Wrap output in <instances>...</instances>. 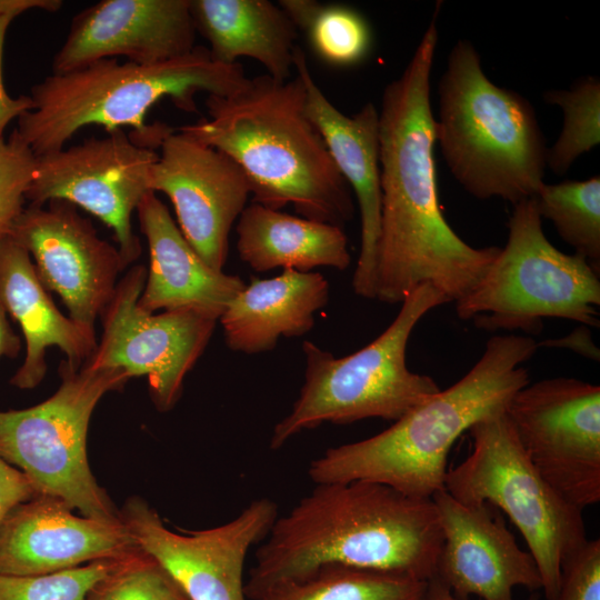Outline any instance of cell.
I'll return each mask as SVG.
<instances>
[{"label": "cell", "instance_id": "obj_13", "mask_svg": "<svg viewBox=\"0 0 600 600\" xmlns=\"http://www.w3.org/2000/svg\"><path fill=\"white\" fill-rule=\"evenodd\" d=\"M156 150L141 147L123 129L107 131L81 143L36 157L34 173L24 198L42 206L63 200L80 207L112 229L128 264L141 254L132 230V213L148 193Z\"/></svg>", "mask_w": 600, "mask_h": 600}, {"label": "cell", "instance_id": "obj_39", "mask_svg": "<svg viewBox=\"0 0 600 600\" xmlns=\"http://www.w3.org/2000/svg\"><path fill=\"white\" fill-rule=\"evenodd\" d=\"M427 596L429 600H456L451 592L437 579H432L428 582ZM529 600H539V596L532 593Z\"/></svg>", "mask_w": 600, "mask_h": 600}, {"label": "cell", "instance_id": "obj_38", "mask_svg": "<svg viewBox=\"0 0 600 600\" xmlns=\"http://www.w3.org/2000/svg\"><path fill=\"white\" fill-rule=\"evenodd\" d=\"M20 348V338L12 330L7 313L0 307V357L16 358Z\"/></svg>", "mask_w": 600, "mask_h": 600}, {"label": "cell", "instance_id": "obj_18", "mask_svg": "<svg viewBox=\"0 0 600 600\" xmlns=\"http://www.w3.org/2000/svg\"><path fill=\"white\" fill-rule=\"evenodd\" d=\"M190 0H101L73 17L53 57V73H66L102 59L156 64L196 47Z\"/></svg>", "mask_w": 600, "mask_h": 600}, {"label": "cell", "instance_id": "obj_28", "mask_svg": "<svg viewBox=\"0 0 600 600\" xmlns=\"http://www.w3.org/2000/svg\"><path fill=\"white\" fill-rule=\"evenodd\" d=\"M533 198L541 219L600 272V176L544 182Z\"/></svg>", "mask_w": 600, "mask_h": 600}, {"label": "cell", "instance_id": "obj_21", "mask_svg": "<svg viewBox=\"0 0 600 600\" xmlns=\"http://www.w3.org/2000/svg\"><path fill=\"white\" fill-rule=\"evenodd\" d=\"M137 212L150 253L138 306L147 312L194 310L219 320L246 282L209 267L188 243L156 192L144 194Z\"/></svg>", "mask_w": 600, "mask_h": 600}, {"label": "cell", "instance_id": "obj_27", "mask_svg": "<svg viewBox=\"0 0 600 600\" xmlns=\"http://www.w3.org/2000/svg\"><path fill=\"white\" fill-rule=\"evenodd\" d=\"M279 6L308 38L316 54L329 64L362 62L372 44L371 29L356 9L316 0H280Z\"/></svg>", "mask_w": 600, "mask_h": 600}, {"label": "cell", "instance_id": "obj_29", "mask_svg": "<svg viewBox=\"0 0 600 600\" xmlns=\"http://www.w3.org/2000/svg\"><path fill=\"white\" fill-rule=\"evenodd\" d=\"M543 99L563 111L561 132L548 149L547 167L564 174L580 156L600 143V82L584 77L568 90L544 92Z\"/></svg>", "mask_w": 600, "mask_h": 600}, {"label": "cell", "instance_id": "obj_3", "mask_svg": "<svg viewBox=\"0 0 600 600\" xmlns=\"http://www.w3.org/2000/svg\"><path fill=\"white\" fill-rule=\"evenodd\" d=\"M209 119L178 130L230 157L248 180L252 202L292 204L300 217L341 227L354 213L351 189L306 112L301 78H248L233 93L208 94Z\"/></svg>", "mask_w": 600, "mask_h": 600}, {"label": "cell", "instance_id": "obj_24", "mask_svg": "<svg viewBox=\"0 0 600 600\" xmlns=\"http://www.w3.org/2000/svg\"><path fill=\"white\" fill-rule=\"evenodd\" d=\"M190 13L216 61L233 64L248 57L276 80H289L298 29L279 4L268 0H190Z\"/></svg>", "mask_w": 600, "mask_h": 600}, {"label": "cell", "instance_id": "obj_37", "mask_svg": "<svg viewBox=\"0 0 600 600\" xmlns=\"http://www.w3.org/2000/svg\"><path fill=\"white\" fill-rule=\"evenodd\" d=\"M61 0H0V14H19L30 9L56 12L62 7Z\"/></svg>", "mask_w": 600, "mask_h": 600}, {"label": "cell", "instance_id": "obj_17", "mask_svg": "<svg viewBox=\"0 0 600 600\" xmlns=\"http://www.w3.org/2000/svg\"><path fill=\"white\" fill-rule=\"evenodd\" d=\"M442 547L433 579L456 600H516L513 589H541V577L529 551L519 547L500 513L487 503L467 504L444 489L432 498Z\"/></svg>", "mask_w": 600, "mask_h": 600}, {"label": "cell", "instance_id": "obj_14", "mask_svg": "<svg viewBox=\"0 0 600 600\" xmlns=\"http://www.w3.org/2000/svg\"><path fill=\"white\" fill-rule=\"evenodd\" d=\"M119 517L139 548L170 573L190 600H248L247 554L270 532L278 506L269 498L254 499L234 519L190 531L168 529L140 497L128 498Z\"/></svg>", "mask_w": 600, "mask_h": 600}, {"label": "cell", "instance_id": "obj_31", "mask_svg": "<svg viewBox=\"0 0 600 600\" xmlns=\"http://www.w3.org/2000/svg\"><path fill=\"white\" fill-rule=\"evenodd\" d=\"M121 559L93 561L44 574L0 573V600H84L92 586Z\"/></svg>", "mask_w": 600, "mask_h": 600}, {"label": "cell", "instance_id": "obj_32", "mask_svg": "<svg viewBox=\"0 0 600 600\" xmlns=\"http://www.w3.org/2000/svg\"><path fill=\"white\" fill-rule=\"evenodd\" d=\"M36 159L16 129L8 140L0 139V237L9 233L23 210L24 192L33 178Z\"/></svg>", "mask_w": 600, "mask_h": 600}, {"label": "cell", "instance_id": "obj_22", "mask_svg": "<svg viewBox=\"0 0 600 600\" xmlns=\"http://www.w3.org/2000/svg\"><path fill=\"white\" fill-rule=\"evenodd\" d=\"M27 249L10 233L0 237V307L14 319L26 340V358L10 379L33 389L43 379L46 351L59 348L72 369H80L97 348L96 331L62 314L41 283Z\"/></svg>", "mask_w": 600, "mask_h": 600}, {"label": "cell", "instance_id": "obj_2", "mask_svg": "<svg viewBox=\"0 0 600 600\" xmlns=\"http://www.w3.org/2000/svg\"><path fill=\"white\" fill-rule=\"evenodd\" d=\"M442 530L432 499L373 481L318 483L276 519L244 584L248 600L338 564L407 576H436Z\"/></svg>", "mask_w": 600, "mask_h": 600}, {"label": "cell", "instance_id": "obj_4", "mask_svg": "<svg viewBox=\"0 0 600 600\" xmlns=\"http://www.w3.org/2000/svg\"><path fill=\"white\" fill-rule=\"evenodd\" d=\"M529 336H493L482 356L454 384L416 406L386 430L329 448L311 461L316 483L364 480L418 499L444 489L448 456L457 439L478 421L506 411L528 384L522 366L537 351Z\"/></svg>", "mask_w": 600, "mask_h": 600}, {"label": "cell", "instance_id": "obj_25", "mask_svg": "<svg viewBox=\"0 0 600 600\" xmlns=\"http://www.w3.org/2000/svg\"><path fill=\"white\" fill-rule=\"evenodd\" d=\"M236 248L257 272L318 267L346 270L351 263L348 238L341 227L294 217L252 202L240 214Z\"/></svg>", "mask_w": 600, "mask_h": 600}, {"label": "cell", "instance_id": "obj_9", "mask_svg": "<svg viewBox=\"0 0 600 600\" xmlns=\"http://www.w3.org/2000/svg\"><path fill=\"white\" fill-rule=\"evenodd\" d=\"M467 432L472 450L448 470L444 490L462 503L502 510L537 563L544 598L556 600L563 566L588 541L582 511L536 470L506 411L478 421Z\"/></svg>", "mask_w": 600, "mask_h": 600}, {"label": "cell", "instance_id": "obj_40", "mask_svg": "<svg viewBox=\"0 0 600 600\" xmlns=\"http://www.w3.org/2000/svg\"><path fill=\"white\" fill-rule=\"evenodd\" d=\"M420 600H429L427 593Z\"/></svg>", "mask_w": 600, "mask_h": 600}, {"label": "cell", "instance_id": "obj_34", "mask_svg": "<svg viewBox=\"0 0 600 600\" xmlns=\"http://www.w3.org/2000/svg\"><path fill=\"white\" fill-rule=\"evenodd\" d=\"M38 494L28 476L0 457V522L14 506Z\"/></svg>", "mask_w": 600, "mask_h": 600}, {"label": "cell", "instance_id": "obj_5", "mask_svg": "<svg viewBox=\"0 0 600 600\" xmlns=\"http://www.w3.org/2000/svg\"><path fill=\"white\" fill-rule=\"evenodd\" d=\"M241 63L216 61L196 46L183 56L156 64L102 59L83 68L52 73L30 91L32 109L18 118L16 131L36 157L64 148L80 129L97 124L131 128L137 144L156 150L174 131L162 122L146 123L148 111L169 97L184 112H198L196 94L226 97L246 81Z\"/></svg>", "mask_w": 600, "mask_h": 600}, {"label": "cell", "instance_id": "obj_20", "mask_svg": "<svg viewBox=\"0 0 600 600\" xmlns=\"http://www.w3.org/2000/svg\"><path fill=\"white\" fill-rule=\"evenodd\" d=\"M293 69L304 86L306 112L322 134L341 176L354 192L361 221V244L352 277L357 296L376 299V261L381 220L379 111L366 103L352 117L343 114L316 83L306 54L296 46Z\"/></svg>", "mask_w": 600, "mask_h": 600}, {"label": "cell", "instance_id": "obj_23", "mask_svg": "<svg viewBox=\"0 0 600 600\" xmlns=\"http://www.w3.org/2000/svg\"><path fill=\"white\" fill-rule=\"evenodd\" d=\"M329 293L328 280L318 272L284 269L274 278H253L219 318L227 347L258 354L274 349L281 337L306 334Z\"/></svg>", "mask_w": 600, "mask_h": 600}, {"label": "cell", "instance_id": "obj_19", "mask_svg": "<svg viewBox=\"0 0 600 600\" xmlns=\"http://www.w3.org/2000/svg\"><path fill=\"white\" fill-rule=\"evenodd\" d=\"M138 549L120 519L74 514L67 502L49 494L18 503L0 522L3 574H44L121 559Z\"/></svg>", "mask_w": 600, "mask_h": 600}, {"label": "cell", "instance_id": "obj_16", "mask_svg": "<svg viewBox=\"0 0 600 600\" xmlns=\"http://www.w3.org/2000/svg\"><path fill=\"white\" fill-rule=\"evenodd\" d=\"M149 188L169 197L188 243L209 267L222 271L231 228L251 194L239 166L223 152L174 129L160 146Z\"/></svg>", "mask_w": 600, "mask_h": 600}, {"label": "cell", "instance_id": "obj_8", "mask_svg": "<svg viewBox=\"0 0 600 600\" xmlns=\"http://www.w3.org/2000/svg\"><path fill=\"white\" fill-rule=\"evenodd\" d=\"M512 207L506 246L473 290L456 302L457 316L489 332L538 333L546 318L598 327L600 272L548 240L534 198Z\"/></svg>", "mask_w": 600, "mask_h": 600}, {"label": "cell", "instance_id": "obj_6", "mask_svg": "<svg viewBox=\"0 0 600 600\" xmlns=\"http://www.w3.org/2000/svg\"><path fill=\"white\" fill-rule=\"evenodd\" d=\"M438 93L436 144L457 182L480 200L533 198L548 148L529 100L493 83L468 40L452 47Z\"/></svg>", "mask_w": 600, "mask_h": 600}, {"label": "cell", "instance_id": "obj_10", "mask_svg": "<svg viewBox=\"0 0 600 600\" xmlns=\"http://www.w3.org/2000/svg\"><path fill=\"white\" fill-rule=\"evenodd\" d=\"M59 372L61 384L47 400L0 411V457L26 473L40 494L60 498L86 517L118 520L119 509L91 472L87 434L97 403L130 377L113 368L76 370L64 361Z\"/></svg>", "mask_w": 600, "mask_h": 600}, {"label": "cell", "instance_id": "obj_33", "mask_svg": "<svg viewBox=\"0 0 600 600\" xmlns=\"http://www.w3.org/2000/svg\"><path fill=\"white\" fill-rule=\"evenodd\" d=\"M556 600H600V540H588L563 566Z\"/></svg>", "mask_w": 600, "mask_h": 600}, {"label": "cell", "instance_id": "obj_7", "mask_svg": "<svg viewBox=\"0 0 600 600\" xmlns=\"http://www.w3.org/2000/svg\"><path fill=\"white\" fill-rule=\"evenodd\" d=\"M432 284L410 292L373 341L342 358L304 341V381L290 412L273 427L269 446L277 450L304 430L323 423L349 424L369 418L396 421L440 388L407 366V347L417 323L447 303Z\"/></svg>", "mask_w": 600, "mask_h": 600}, {"label": "cell", "instance_id": "obj_11", "mask_svg": "<svg viewBox=\"0 0 600 600\" xmlns=\"http://www.w3.org/2000/svg\"><path fill=\"white\" fill-rule=\"evenodd\" d=\"M506 413L540 476L583 511L600 501V387L557 377L528 383Z\"/></svg>", "mask_w": 600, "mask_h": 600}, {"label": "cell", "instance_id": "obj_30", "mask_svg": "<svg viewBox=\"0 0 600 600\" xmlns=\"http://www.w3.org/2000/svg\"><path fill=\"white\" fill-rule=\"evenodd\" d=\"M84 600H190L170 573L139 548L98 580Z\"/></svg>", "mask_w": 600, "mask_h": 600}, {"label": "cell", "instance_id": "obj_12", "mask_svg": "<svg viewBox=\"0 0 600 600\" xmlns=\"http://www.w3.org/2000/svg\"><path fill=\"white\" fill-rule=\"evenodd\" d=\"M147 269L134 264L117 283L101 313L102 336L83 366L146 376L157 410H171L187 373L203 353L218 320L188 309L147 312L138 306Z\"/></svg>", "mask_w": 600, "mask_h": 600}, {"label": "cell", "instance_id": "obj_15", "mask_svg": "<svg viewBox=\"0 0 600 600\" xmlns=\"http://www.w3.org/2000/svg\"><path fill=\"white\" fill-rule=\"evenodd\" d=\"M9 233L33 257L41 283L59 294L69 318L94 331L118 276L129 266L118 247L63 200L23 208Z\"/></svg>", "mask_w": 600, "mask_h": 600}, {"label": "cell", "instance_id": "obj_35", "mask_svg": "<svg viewBox=\"0 0 600 600\" xmlns=\"http://www.w3.org/2000/svg\"><path fill=\"white\" fill-rule=\"evenodd\" d=\"M13 14H0V139L7 126L14 118H19L24 112L32 109V102L29 96H19L12 98L7 92L2 79V61L7 30L14 20Z\"/></svg>", "mask_w": 600, "mask_h": 600}, {"label": "cell", "instance_id": "obj_1", "mask_svg": "<svg viewBox=\"0 0 600 600\" xmlns=\"http://www.w3.org/2000/svg\"><path fill=\"white\" fill-rule=\"evenodd\" d=\"M438 40L433 17L401 76L384 88L378 110L381 220L374 293L386 303H401L423 283L457 302L479 283L500 250L463 241L439 203L431 108Z\"/></svg>", "mask_w": 600, "mask_h": 600}, {"label": "cell", "instance_id": "obj_26", "mask_svg": "<svg viewBox=\"0 0 600 600\" xmlns=\"http://www.w3.org/2000/svg\"><path fill=\"white\" fill-rule=\"evenodd\" d=\"M428 582L407 576L330 564L277 584L257 600H420Z\"/></svg>", "mask_w": 600, "mask_h": 600}, {"label": "cell", "instance_id": "obj_36", "mask_svg": "<svg viewBox=\"0 0 600 600\" xmlns=\"http://www.w3.org/2000/svg\"><path fill=\"white\" fill-rule=\"evenodd\" d=\"M540 346L568 348L590 359L599 360V350L592 342L590 331L586 326L577 328L562 339L547 340L538 343V348Z\"/></svg>", "mask_w": 600, "mask_h": 600}]
</instances>
